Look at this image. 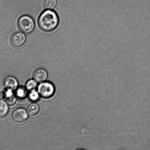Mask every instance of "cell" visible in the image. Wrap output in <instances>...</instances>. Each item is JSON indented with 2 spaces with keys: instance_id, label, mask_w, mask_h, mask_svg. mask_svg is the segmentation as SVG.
I'll return each mask as SVG.
<instances>
[{
  "instance_id": "1",
  "label": "cell",
  "mask_w": 150,
  "mask_h": 150,
  "mask_svg": "<svg viewBox=\"0 0 150 150\" xmlns=\"http://www.w3.org/2000/svg\"><path fill=\"white\" fill-rule=\"evenodd\" d=\"M59 19L55 11L50 10L44 11L41 13L38 20V25L43 31L49 32L53 31L58 26Z\"/></svg>"
},
{
  "instance_id": "2",
  "label": "cell",
  "mask_w": 150,
  "mask_h": 150,
  "mask_svg": "<svg viewBox=\"0 0 150 150\" xmlns=\"http://www.w3.org/2000/svg\"><path fill=\"white\" fill-rule=\"evenodd\" d=\"M18 26L21 31L25 33H31L35 27L34 21L31 17L23 15L20 17L18 21Z\"/></svg>"
},
{
  "instance_id": "3",
  "label": "cell",
  "mask_w": 150,
  "mask_h": 150,
  "mask_svg": "<svg viewBox=\"0 0 150 150\" xmlns=\"http://www.w3.org/2000/svg\"><path fill=\"white\" fill-rule=\"evenodd\" d=\"M55 91V87L51 82H43L40 84L38 86V93L43 98H50L54 95Z\"/></svg>"
},
{
  "instance_id": "4",
  "label": "cell",
  "mask_w": 150,
  "mask_h": 150,
  "mask_svg": "<svg viewBox=\"0 0 150 150\" xmlns=\"http://www.w3.org/2000/svg\"><path fill=\"white\" fill-rule=\"evenodd\" d=\"M28 115L26 110L19 108L15 110L11 114V119L15 123H21L27 120Z\"/></svg>"
},
{
  "instance_id": "5",
  "label": "cell",
  "mask_w": 150,
  "mask_h": 150,
  "mask_svg": "<svg viewBox=\"0 0 150 150\" xmlns=\"http://www.w3.org/2000/svg\"><path fill=\"white\" fill-rule=\"evenodd\" d=\"M26 41V37L23 33L20 32L13 34L10 39V43L14 48H20L24 45Z\"/></svg>"
},
{
  "instance_id": "6",
  "label": "cell",
  "mask_w": 150,
  "mask_h": 150,
  "mask_svg": "<svg viewBox=\"0 0 150 150\" xmlns=\"http://www.w3.org/2000/svg\"><path fill=\"white\" fill-rule=\"evenodd\" d=\"M4 87L7 89L15 90L17 89L18 83L17 79L13 76H8L4 78L3 82Z\"/></svg>"
},
{
  "instance_id": "7",
  "label": "cell",
  "mask_w": 150,
  "mask_h": 150,
  "mask_svg": "<svg viewBox=\"0 0 150 150\" xmlns=\"http://www.w3.org/2000/svg\"><path fill=\"white\" fill-rule=\"evenodd\" d=\"M48 74L47 71L43 69H39L35 71L33 75L34 79L37 82H42L48 79Z\"/></svg>"
},
{
  "instance_id": "8",
  "label": "cell",
  "mask_w": 150,
  "mask_h": 150,
  "mask_svg": "<svg viewBox=\"0 0 150 150\" xmlns=\"http://www.w3.org/2000/svg\"><path fill=\"white\" fill-rule=\"evenodd\" d=\"M4 99L6 103L9 106L14 105L16 102V96L12 90L10 89H7V92L5 93Z\"/></svg>"
},
{
  "instance_id": "9",
  "label": "cell",
  "mask_w": 150,
  "mask_h": 150,
  "mask_svg": "<svg viewBox=\"0 0 150 150\" xmlns=\"http://www.w3.org/2000/svg\"><path fill=\"white\" fill-rule=\"evenodd\" d=\"M39 107L38 104L32 103L28 106L27 112L30 117H33L39 113Z\"/></svg>"
},
{
  "instance_id": "10",
  "label": "cell",
  "mask_w": 150,
  "mask_h": 150,
  "mask_svg": "<svg viewBox=\"0 0 150 150\" xmlns=\"http://www.w3.org/2000/svg\"><path fill=\"white\" fill-rule=\"evenodd\" d=\"M28 95L27 89L23 87H20L17 88L16 92V96L19 99H24Z\"/></svg>"
},
{
  "instance_id": "11",
  "label": "cell",
  "mask_w": 150,
  "mask_h": 150,
  "mask_svg": "<svg viewBox=\"0 0 150 150\" xmlns=\"http://www.w3.org/2000/svg\"><path fill=\"white\" fill-rule=\"evenodd\" d=\"M7 104L0 100V118L5 117L8 112L9 108Z\"/></svg>"
},
{
  "instance_id": "12",
  "label": "cell",
  "mask_w": 150,
  "mask_h": 150,
  "mask_svg": "<svg viewBox=\"0 0 150 150\" xmlns=\"http://www.w3.org/2000/svg\"><path fill=\"white\" fill-rule=\"evenodd\" d=\"M57 2V0H45L44 7L46 9H53L56 6Z\"/></svg>"
},
{
  "instance_id": "13",
  "label": "cell",
  "mask_w": 150,
  "mask_h": 150,
  "mask_svg": "<svg viewBox=\"0 0 150 150\" xmlns=\"http://www.w3.org/2000/svg\"><path fill=\"white\" fill-rule=\"evenodd\" d=\"M26 88L27 90L31 92L35 91L37 87V83L36 81L30 79L28 81L26 84Z\"/></svg>"
},
{
  "instance_id": "14",
  "label": "cell",
  "mask_w": 150,
  "mask_h": 150,
  "mask_svg": "<svg viewBox=\"0 0 150 150\" xmlns=\"http://www.w3.org/2000/svg\"><path fill=\"white\" fill-rule=\"evenodd\" d=\"M39 94L35 91H31L29 94V98L33 101H36L39 99Z\"/></svg>"
},
{
  "instance_id": "15",
  "label": "cell",
  "mask_w": 150,
  "mask_h": 150,
  "mask_svg": "<svg viewBox=\"0 0 150 150\" xmlns=\"http://www.w3.org/2000/svg\"><path fill=\"white\" fill-rule=\"evenodd\" d=\"M5 93L1 91L0 92V100L4 99V97H5Z\"/></svg>"
}]
</instances>
